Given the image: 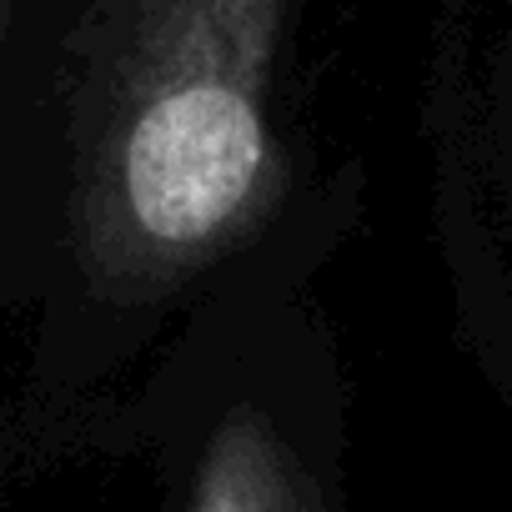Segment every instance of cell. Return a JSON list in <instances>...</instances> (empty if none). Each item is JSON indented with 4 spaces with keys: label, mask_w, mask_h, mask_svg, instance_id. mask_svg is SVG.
Returning <instances> with one entry per match:
<instances>
[{
    "label": "cell",
    "mask_w": 512,
    "mask_h": 512,
    "mask_svg": "<svg viewBox=\"0 0 512 512\" xmlns=\"http://www.w3.org/2000/svg\"><path fill=\"white\" fill-rule=\"evenodd\" d=\"M262 56V16L241 0H191L156 26L91 181V236L111 277L166 282L262 221L277 196Z\"/></svg>",
    "instance_id": "1"
},
{
    "label": "cell",
    "mask_w": 512,
    "mask_h": 512,
    "mask_svg": "<svg viewBox=\"0 0 512 512\" xmlns=\"http://www.w3.org/2000/svg\"><path fill=\"white\" fill-rule=\"evenodd\" d=\"M191 512H317V492L262 417L231 412L201 452Z\"/></svg>",
    "instance_id": "2"
},
{
    "label": "cell",
    "mask_w": 512,
    "mask_h": 512,
    "mask_svg": "<svg viewBox=\"0 0 512 512\" xmlns=\"http://www.w3.org/2000/svg\"><path fill=\"white\" fill-rule=\"evenodd\" d=\"M0 11H6V0H0Z\"/></svg>",
    "instance_id": "3"
}]
</instances>
